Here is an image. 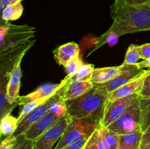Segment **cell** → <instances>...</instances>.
Returning <instances> with one entry per match:
<instances>
[{
  "mask_svg": "<svg viewBox=\"0 0 150 149\" xmlns=\"http://www.w3.org/2000/svg\"><path fill=\"white\" fill-rule=\"evenodd\" d=\"M98 127V121L90 118L70 119L67 129L54 149H61L79 139L89 137Z\"/></svg>",
  "mask_w": 150,
  "mask_h": 149,
  "instance_id": "3",
  "label": "cell"
},
{
  "mask_svg": "<svg viewBox=\"0 0 150 149\" xmlns=\"http://www.w3.org/2000/svg\"><path fill=\"white\" fill-rule=\"evenodd\" d=\"M149 31H150V29H149Z\"/></svg>",
  "mask_w": 150,
  "mask_h": 149,
  "instance_id": "43",
  "label": "cell"
},
{
  "mask_svg": "<svg viewBox=\"0 0 150 149\" xmlns=\"http://www.w3.org/2000/svg\"><path fill=\"white\" fill-rule=\"evenodd\" d=\"M67 77H64L59 83H45L37 88L34 91L25 96H20L18 100V105L22 106L25 104L34 102V101L41 100V99H49L55 95L62 86L64 84Z\"/></svg>",
  "mask_w": 150,
  "mask_h": 149,
  "instance_id": "11",
  "label": "cell"
},
{
  "mask_svg": "<svg viewBox=\"0 0 150 149\" xmlns=\"http://www.w3.org/2000/svg\"><path fill=\"white\" fill-rule=\"evenodd\" d=\"M121 1H125V2L127 3V4H142V3L147 2V1H149L150 0H121Z\"/></svg>",
  "mask_w": 150,
  "mask_h": 149,
  "instance_id": "38",
  "label": "cell"
},
{
  "mask_svg": "<svg viewBox=\"0 0 150 149\" xmlns=\"http://www.w3.org/2000/svg\"><path fill=\"white\" fill-rule=\"evenodd\" d=\"M59 119H60L59 117H57L54 113L48 111L39 121H38L35 124H34L23 134V136L27 140L34 141L38 137H39L42 133H44L48 129L51 128Z\"/></svg>",
  "mask_w": 150,
  "mask_h": 149,
  "instance_id": "14",
  "label": "cell"
},
{
  "mask_svg": "<svg viewBox=\"0 0 150 149\" xmlns=\"http://www.w3.org/2000/svg\"><path fill=\"white\" fill-rule=\"evenodd\" d=\"M137 65L140 67L141 69H145V68H149L150 69V58L147 59L143 60L142 61L137 63Z\"/></svg>",
  "mask_w": 150,
  "mask_h": 149,
  "instance_id": "37",
  "label": "cell"
},
{
  "mask_svg": "<svg viewBox=\"0 0 150 149\" xmlns=\"http://www.w3.org/2000/svg\"><path fill=\"white\" fill-rule=\"evenodd\" d=\"M34 42L35 41L30 40L0 52V74L12 70L18 60L21 56H24L27 51L32 48Z\"/></svg>",
  "mask_w": 150,
  "mask_h": 149,
  "instance_id": "9",
  "label": "cell"
},
{
  "mask_svg": "<svg viewBox=\"0 0 150 149\" xmlns=\"http://www.w3.org/2000/svg\"><path fill=\"white\" fill-rule=\"evenodd\" d=\"M95 70L94 64H83L79 69L76 75L72 79L76 80H81V81H91L92 72Z\"/></svg>",
  "mask_w": 150,
  "mask_h": 149,
  "instance_id": "25",
  "label": "cell"
},
{
  "mask_svg": "<svg viewBox=\"0 0 150 149\" xmlns=\"http://www.w3.org/2000/svg\"><path fill=\"white\" fill-rule=\"evenodd\" d=\"M143 131L136 130L119 135V149H141Z\"/></svg>",
  "mask_w": 150,
  "mask_h": 149,
  "instance_id": "18",
  "label": "cell"
},
{
  "mask_svg": "<svg viewBox=\"0 0 150 149\" xmlns=\"http://www.w3.org/2000/svg\"><path fill=\"white\" fill-rule=\"evenodd\" d=\"M120 36L114 32L113 31L108 30L100 37L97 39V48L100 47L104 43H107L109 46L113 47L119 42Z\"/></svg>",
  "mask_w": 150,
  "mask_h": 149,
  "instance_id": "26",
  "label": "cell"
},
{
  "mask_svg": "<svg viewBox=\"0 0 150 149\" xmlns=\"http://www.w3.org/2000/svg\"><path fill=\"white\" fill-rule=\"evenodd\" d=\"M139 96L142 97H150V72L148 74L144 82L143 88L139 93Z\"/></svg>",
  "mask_w": 150,
  "mask_h": 149,
  "instance_id": "33",
  "label": "cell"
},
{
  "mask_svg": "<svg viewBox=\"0 0 150 149\" xmlns=\"http://www.w3.org/2000/svg\"><path fill=\"white\" fill-rule=\"evenodd\" d=\"M139 97V94L130 95L126 97L121 98L111 103L108 104L104 110L103 115L99 122V126L103 127H108L118 119L130 106L133 102Z\"/></svg>",
  "mask_w": 150,
  "mask_h": 149,
  "instance_id": "6",
  "label": "cell"
},
{
  "mask_svg": "<svg viewBox=\"0 0 150 149\" xmlns=\"http://www.w3.org/2000/svg\"><path fill=\"white\" fill-rule=\"evenodd\" d=\"M3 10H4V6H3L2 3H1V1L0 0V26H4V25L7 24V23H8V22L3 20V18H2Z\"/></svg>",
  "mask_w": 150,
  "mask_h": 149,
  "instance_id": "39",
  "label": "cell"
},
{
  "mask_svg": "<svg viewBox=\"0 0 150 149\" xmlns=\"http://www.w3.org/2000/svg\"><path fill=\"white\" fill-rule=\"evenodd\" d=\"M144 70L141 69L137 64L133 65L122 64L120 65V72L118 75L111 81L104 83L103 85L106 88L108 93H111L113 91L140 76Z\"/></svg>",
  "mask_w": 150,
  "mask_h": 149,
  "instance_id": "10",
  "label": "cell"
},
{
  "mask_svg": "<svg viewBox=\"0 0 150 149\" xmlns=\"http://www.w3.org/2000/svg\"><path fill=\"white\" fill-rule=\"evenodd\" d=\"M65 83L57 91V95L64 102L74 100L83 96L95 88L91 81L76 80L67 77Z\"/></svg>",
  "mask_w": 150,
  "mask_h": 149,
  "instance_id": "7",
  "label": "cell"
},
{
  "mask_svg": "<svg viewBox=\"0 0 150 149\" xmlns=\"http://www.w3.org/2000/svg\"><path fill=\"white\" fill-rule=\"evenodd\" d=\"M139 105L142 114V130L144 132L150 125V97L139 96Z\"/></svg>",
  "mask_w": 150,
  "mask_h": 149,
  "instance_id": "22",
  "label": "cell"
},
{
  "mask_svg": "<svg viewBox=\"0 0 150 149\" xmlns=\"http://www.w3.org/2000/svg\"><path fill=\"white\" fill-rule=\"evenodd\" d=\"M150 143V125L149 127L143 132L142 139V143H141V148L146 145Z\"/></svg>",
  "mask_w": 150,
  "mask_h": 149,
  "instance_id": "35",
  "label": "cell"
},
{
  "mask_svg": "<svg viewBox=\"0 0 150 149\" xmlns=\"http://www.w3.org/2000/svg\"><path fill=\"white\" fill-rule=\"evenodd\" d=\"M108 93L103 84L95 85L92 91L83 96L66 102L67 115L70 119L90 118L99 124L103 115Z\"/></svg>",
  "mask_w": 150,
  "mask_h": 149,
  "instance_id": "2",
  "label": "cell"
},
{
  "mask_svg": "<svg viewBox=\"0 0 150 149\" xmlns=\"http://www.w3.org/2000/svg\"><path fill=\"white\" fill-rule=\"evenodd\" d=\"M120 72V66L95 68L90 80L95 85L104 84L115 78Z\"/></svg>",
  "mask_w": 150,
  "mask_h": 149,
  "instance_id": "17",
  "label": "cell"
},
{
  "mask_svg": "<svg viewBox=\"0 0 150 149\" xmlns=\"http://www.w3.org/2000/svg\"><path fill=\"white\" fill-rule=\"evenodd\" d=\"M23 56L21 57L13 67L11 73H10L8 84H7V100H8L9 103L12 104V105L18 103V100L20 97L19 91H20L21 80L22 77L21 65V61L23 59Z\"/></svg>",
  "mask_w": 150,
  "mask_h": 149,
  "instance_id": "13",
  "label": "cell"
},
{
  "mask_svg": "<svg viewBox=\"0 0 150 149\" xmlns=\"http://www.w3.org/2000/svg\"><path fill=\"white\" fill-rule=\"evenodd\" d=\"M23 7L21 2L10 4L4 7L2 13L3 20L9 22L10 20H16L22 15Z\"/></svg>",
  "mask_w": 150,
  "mask_h": 149,
  "instance_id": "20",
  "label": "cell"
},
{
  "mask_svg": "<svg viewBox=\"0 0 150 149\" xmlns=\"http://www.w3.org/2000/svg\"><path fill=\"white\" fill-rule=\"evenodd\" d=\"M18 125V118L11 114H7L3 117L0 121V132L1 136L6 137L13 135L17 129Z\"/></svg>",
  "mask_w": 150,
  "mask_h": 149,
  "instance_id": "19",
  "label": "cell"
},
{
  "mask_svg": "<svg viewBox=\"0 0 150 149\" xmlns=\"http://www.w3.org/2000/svg\"><path fill=\"white\" fill-rule=\"evenodd\" d=\"M98 128L108 148L110 149H119V134L111 131L108 127L99 126Z\"/></svg>",
  "mask_w": 150,
  "mask_h": 149,
  "instance_id": "23",
  "label": "cell"
},
{
  "mask_svg": "<svg viewBox=\"0 0 150 149\" xmlns=\"http://www.w3.org/2000/svg\"><path fill=\"white\" fill-rule=\"evenodd\" d=\"M21 135L15 137L14 135L8 136L0 141V149H16L20 143Z\"/></svg>",
  "mask_w": 150,
  "mask_h": 149,
  "instance_id": "30",
  "label": "cell"
},
{
  "mask_svg": "<svg viewBox=\"0 0 150 149\" xmlns=\"http://www.w3.org/2000/svg\"><path fill=\"white\" fill-rule=\"evenodd\" d=\"M79 53L80 48L79 45L74 42H70L60 45L53 51L56 61L63 67L70 60L79 56Z\"/></svg>",
  "mask_w": 150,
  "mask_h": 149,
  "instance_id": "16",
  "label": "cell"
},
{
  "mask_svg": "<svg viewBox=\"0 0 150 149\" xmlns=\"http://www.w3.org/2000/svg\"><path fill=\"white\" fill-rule=\"evenodd\" d=\"M54 115H57L59 118H62L65 115H67V105L66 102L62 100L56 93L53 98L52 102L49 107V110Z\"/></svg>",
  "mask_w": 150,
  "mask_h": 149,
  "instance_id": "24",
  "label": "cell"
},
{
  "mask_svg": "<svg viewBox=\"0 0 150 149\" xmlns=\"http://www.w3.org/2000/svg\"><path fill=\"white\" fill-rule=\"evenodd\" d=\"M1 1L4 7L7 5H10V4H16V3L21 2L23 0H1Z\"/></svg>",
  "mask_w": 150,
  "mask_h": 149,
  "instance_id": "40",
  "label": "cell"
},
{
  "mask_svg": "<svg viewBox=\"0 0 150 149\" xmlns=\"http://www.w3.org/2000/svg\"><path fill=\"white\" fill-rule=\"evenodd\" d=\"M32 145H33V141L26 139L23 134L21 135L20 143L16 149H32Z\"/></svg>",
  "mask_w": 150,
  "mask_h": 149,
  "instance_id": "34",
  "label": "cell"
},
{
  "mask_svg": "<svg viewBox=\"0 0 150 149\" xmlns=\"http://www.w3.org/2000/svg\"><path fill=\"white\" fill-rule=\"evenodd\" d=\"M88 138L89 137H83V138L79 139V140L64 146L61 149H83V147H84Z\"/></svg>",
  "mask_w": 150,
  "mask_h": 149,
  "instance_id": "32",
  "label": "cell"
},
{
  "mask_svg": "<svg viewBox=\"0 0 150 149\" xmlns=\"http://www.w3.org/2000/svg\"><path fill=\"white\" fill-rule=\"evenodd\" d=\"M108 128L119 135L136 130H142V114L139 97L130 105L118 119L108 126Z\"/></svg>",
  "mask_w": 150,
  "mask_h": 149,
  "instance_id": "4",
  "label": "cell"
},
{
  "mask_svg": "<svg viewBox=\"0 0 150 149\" xmlns=\"http://www.w3.org/2000/svg\"><path fill=\"white\" fill-rule=\"evenodd\" d=\"M51 98V97H50ZM47 99H41V100H38V101H34V102H29V103L25 104V105H22L20 113H19L18 117V122L19 123L22 121V120L24 118V117L27 115L29 112H30L31 111L33 110L34 109H35L36 108H38V106L41 105L42 104L45 103Z\"/></svg>",
  "mask_w": 150,
  "mask_h": 149,
  "instance_id": "28",
  "label": "cell"
},
{
  "mask_svg": "<svg viewBox=\"0 0 150 149\" xmlns=\"http://www.w3.org/2000/svg\"><path fill=\"white\" fill-rule=\"evenodd\" d=\"M137 51L140 58L143 60L150 58V43L137 45Z\"/></svg>",
  "mask_w": 150,
  "mask_h": 149,
  "instance_id": "31",
  "label": "cell"
},
{
  "mask_svg": "<svg viewBox=\"0 0 150 149\" xmlns=\"http://www.w3.org/2000/svg\"><path fill=\"white\" fill-rule=\"evenodd\" d=\"M70 121L67 114L59 119L51 128L34 140L32 149H52L64 134Z\"/></svg>",
  "mask_w": 150,
  "mask_h": 149,
  "instance_id": "5",
  "label": "cell"
},
{
  "mask_svg": "<svg viewBox=\"0 0 150 149\" xmlns=\"http://www.w3.org/2000/svg\"><path fill=\"white\" fill-rule=\"evenodd\" d=\"M110 15L114 22L108 30L120 37L150 29V1L130 4L121 0H114L110 7Z\"/></svg>",
  "mask_w": 150,
  "mask_h": 149,
  "instance_id": "1",
  "label": "cell"
},
{
  "mask_svg": "<svg viewBox=\"0 0 150 149\" xmlns=\"http://www.w3.org/2000/svg\"><path fill=\"white\" fill-rule=\"evenodd\" d=\"M141 149H150V143L149 144H147L146 145L144 146V147L141 148Z\"/></svg>",
  "mask_w": 150,
  "mask_h": 149,
  "instance_id": "41",
  "label": "cell"
},
{
  "mask_svg": "<svg viewBox=\"0 0 150 149\" xmlns=\"http://www.w3.org/2000/svg\"><path fill=\"white\" fill-rule=\"evenodd\" d=\"M140 58H141L137 51V45L132 44L127 48L123 64H129V65L136 64L139 62Z\"/></svg>",
  "mask_w": 150,
  "mask_h": 149,
  "instance_id": "29",
  "label": "cell"
},
{
  "mask_svg": "<svg viewBox=\"0 0 150 149\" xmlns=\"http://www.w3.org/2000/svg\"><path fill=\"white\" fill-rule=\"evenodd\" d=\"M83 149H110L103 138L98 127L88 138Z\"/></svg>",
  "mask_w": 150,
  "mask_h": 149,
  "instance_id": "21",
  "label": "cell"
},
{
  "mask_svg": "<svg viewBox=\"0 0 150 149\" xmlns=\"http://www.w3.org/2000/svg\"><path fill=\"white\" fill-rule=\"evenodd\" d=\"M21 44L23 43H16V42H12V41H5V42H0V52L5 51L7 49H9L10 48H13V47L16 46V45H21Z\"/></svg>",
  "mask_w": 150,
  "mask_h": 149,
  "instance_id": "36",
  "label": "cell"
},
{
  "mask_svg": "<svg viewBox=\"0 0 150 149\" xmlns=\"http://www.w3.org/2000/svg\"><path fill=\"white\" fill-rule=\"evenodd\" d=\"M83 64V61L80 58V56H77L76 58H73V59L70 60L64 66L66 72H67V77H70V78L74 77Z\"/></svg>",
  "mask_w": 150,
  "mask_h": 149,
  "instance_id": "27",
  "label": "cell"
},
{
  "mask_svg": "<svg viewBox=\"0 0 150 149\" xmlns=\"http://www.w3.org/2000/svg\"><path fill=\"white\" fill-rule=\"evenodd\" d=\"M149 72L150 70H145L144 72L140 76L136 77V79L123 85L122 86L108 93V98H107L106 102H105V107L108 104L111 103V102H114L119 99H121V98L126 97V96L135 94V93L139 94L140 92L142 91V88H143L145 78Z\"/></svg>",
  "mask_w": 150,
  "mask_h": 149,
  "instance_id": "8",
  "label": "cell"
},
{
  "mask_svg": "<svg viewBox=\"0 0 150 149\" xmlns=\"http://www.w3.org/2000/svg\"><path fill=\"white\" fill-rule=\"evenodd\" d=\"M0 121H1V119H0ZM1 132H0V141H1Z\"/></svg>",
  "mask_w": 150,
  "mask_h": 149,
  "instance_id": "42",
  "label": "cell"
},
{
  "mask_svg": "<svg viewBox=\"0 0 150 149\" xmlns=\"http://www.w3.org/2000/svg\"><path fill=\"white\" fill-rule=\"evenodd\" d=\"M12 70H7L0 74V119L7 114L11 113L13 110L18 105V103L13 105L9 103L7 97V84Z\"/></svg>",
  "mask_w": 150,
  "mask_h": 149,
  "instance_id": "15",
  "label": "cell"
},
{
  "mask_svg": "<svg viewBox=\"0 0 150 149\" xmlns=\"http://www.w3.org/2000/svg\"><path fill=\"white\" fill-rule=\"evenodd\" d=\"M54 96L49 98L45 103L42 104L41 105L38 106V108L34 109L33 110L31 111L30 112H29L24 117V118L19 123L18 125L17 129H16V131H15L13 135H14L15 137L23 135L34 124H35L37 121H39L47 112H48L49 107L51 105V102H52Z\"/></svg>",
  "mask_w": 150,
  "mask_h": 149,
  "instance_id": "12",
  "label": "cell"
}]
</instances>
